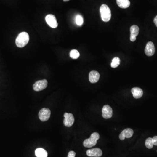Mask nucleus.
<instances>
[{"instance_id":"1","label":"nucleus","mask_w":157,"mask_h":157,"mask_svg":"<svg viewBox=\"0 0 157 157\" xmlns=\"http://www.w3.org/2000/svg\"><path fill=\"white\" fill-rule=\"evenodd\" d=\"M29 41V36L28 33L23 32L18 35L16 39V45L19 48H23L28 43Z\"/></svg>"},{"instance_id":"2","label":"nucleus","mask_w":157,"mask_h":157,"mask_svg":"<svg viewBox=\"0 0 157 157\" xmlns=\"http://www.w3.org/2000/svg\"><path fill=\"white\" fill-rule=\"evenodd\" d=\"M100 13L101 18L104 22H108L111 17L110 9L106 4H102L100 8Z\"/></svg>"},{"instance_id":"3","label":"nucleus","mask_w":157,"mask_h":157,"mask_svg":"<svg viewBox=\"0 0 157 157\" xmlns=\"http://www.w3.org/2000/svg\"><path fill=\"white\" fill-rule=\"evenodd\" d=\"M100 138L99 134L97 132L93 133L88 139L84 141L83 145L86 148H91L97 144V141Z\"/></svg>"},{"instance_id":"4","label":"nucleus","mask_w":157,"mask_h":157,"mask_svg":"<svg viewBox=\"0 0 157 157\" xmlns=\"http://www.w3.org/2000/svg\"><path fill=\"white\" fill-rule=\"evenodd\" d=\"M48 85V81L46 79L38 80L36 81L33 86V88L35 91H40L45 89Z\"/></svg>"},{"instance_id":"5","label":"nucleus","mask_w":157,"mask_h":157,"mask_svg":"<svg viewBox=\"0 0 157 157\" xmlns=\"http://www.w3.org/2000/svg\"><path fill=\"white\" fill-rule=\"evenodd\" d=\"M51 115V111L49 109L43 108L40 110L39 117L42 122L46 121L49 119Z\"/></svg>"},{"instance_id":"6","label":"nucleus","mask_w":157,"mask_h":157,"mask_svg":"<svg viewBox=\"0 0 157 157\" xmlns=\"http://www.w3.org/2000/svg\"><path fill=\"white\" fill-rule=\"evenodd\" d=\"M64 117L65 119L64 120L63 123L65 126L71 127L73 124L75 119L73 114L65 113L64 114Z\"/></svg>"},{"instance_id":"7","label":"nucleus","mask_w":157,"mask_h":157,"mask_svg":"<svg viewBox=\"0 0 157 157\" xmlns=\"http://www.w3.org/2000/svg\"><path fill=\"white\" fill-rule=\"evenodd\" d=\"M46 21L49 26L52 28H55L58 27L56 17L54 15L52 14L48 15L46 17Z\"/></svg>"},{"instance_id":"8","label":"nucleus","mask_w":157,"mask_h":157,"mask_svg":"<svg viewBox=\"0 0 157 157\" xmlns=\"http://www.w3.org/2000/svg\"><path fill=\"white\" fill-rule=\"evenodd\" d=\"M113 110L108 105H105L102 109V116L105 119H110L112 117Z\"/></svg>"},{"instance_id":"9","label":"nucleus","mask_w":157,"mask_h":157,"mask_svg":"<svg viewBox=\"0 0 157 157\" xmlns=\"http://www.w3.org/2000/svg\"><path fill=\"white\" fill-rule=\"evenodd\" d=\"M155 47L154 43L151 41H149L147 44L145 52L146 55L148 56H151L155 53Z\"/></svg>"},{"instance_id":"10","label":"nucleus","mask_w":157,"mask_h":157,"mask_svg":"<svg viewBox=\"0 0 157 157\" xmlns=\"http://www.w3.org/2000/svg\"><path fill=\"white\" fill-rule=\"evenodd\" d=\"M133 134L134 132L132 129L131 128H126L121 132L119 135V138L120 140L123 141L124 140L125 138H129L132 137Z\"/></svg>"},{"instance_id":"11","label":"nucleus","mask_w":157,"mask_h":157,"mask_svg":"<svg viewBox=\"0 0 157 157\" xmlns=\"http://www.w3.org/2000/svg\"><path fill=\"white\" fill-rule=\"evenodd\" d=\"M102 151L98 148L88 150L86 155L89 157H100L102 156Z\"/></svg>"},{"instance_id":"12","label":"nucleus","mask_w":157,"mask_h":157,"mask_svg":"<svg viewBox=\"0 0 157 157\" xmlns=\"http://www.w3.org/2000/svg\"><path fill=\"white\" fill-rule=\"evenodd\" d=\"M130 31H131L130 40L132 41H134L136 40V37L139 34V27L137 25H134L131 27Z\"/></svg>"},{"instance_id":"13","label":"nucleus","mask_w":157,"mask_h":157,"mask_svg":"<svg viewBox=\"0 0 157 157\" xmlns=\"http://www.w3.org/2000/svg\"><path fill=\"white\" fill-rule=\"evenodd\" d=\"M99 73L96 71H92L89 73V80L90 83L92 84H95L97 83L99 80Z\"/></svg>"},{"instance_id":"14","label":"nucleus","mask_w":157,"mask_h":157,"mask_svg":"<svg viewBox=\"0 0 157 157\" xmlns=\"http://www.w3.org/2000/svg\"><path fill=\"white\" fill-rule=\"evenodd\" d=\"M132 93L135 99H139L143 96V91L140 88L134 87L132 89Z\"/></svg>"},{"instance_id":"15","label":"nucleus","mask_w":157,"mask_h":157,"mask_svg":"<svg viewBox=\"0 0 157 157\" xmlns=\"http://www.w3.org/2000/svg\"><path fill=\"white\" fill-rule=\"evenodd\" d=\"M117 3L119 7L124 9L128 8L131 4L129 0H117Z\"/></svg>"},{"instance_id":"16","label":"nucleus","mask_w":157,"mask_h":157,"mask_svg":"<svg viewBox=\"0 0 157 157\" xmlns=\"http://www.w3.org/2000/svg\"><path fill=\"white\" fill-rule=\"evenodd\" d=\"M35 154L37 157H47L48 153L45 150L41 148L36 149Z\"/></svg>"},{"instance_id":"17","label":"nucleus","mask_w":157,"mask_h":157,"mask_svg":"<svg viewBox=\"0 0 157 157\" xmlns=\"http://www.w3.org/2000/svg\"><path fill=\"white\" fill-rule=\"evenodd\" d=\"M120 63H121V60L120 58L117 57H114L112 61L111 66L113 68H116L120 65Z\"/></svg>"},{"instance_id":"18","label":"nucleus","mask_w":157,"mask_h":157,"mask_svg":"<svg viewBox=\"0 0 157 157\" xmlns=\"http://www.w3.org/2000/svg\"><path fill=\"white\" fill-rule=\"evenodd\" d=\"M70 55L72 59H77L79 57L80 54L77 50L73 49L70 52Z\"/></svg>"},{"instance_id":"19","label":"nucleus","mask_w":157,"mask_h":157,"mask_svg":"<svg viewBox=\"0 0 157 157\" xmlns=\"http://www.w3.org/2000/svg\"><path fill=\"white\" fill-rule=\"evenodd\" d=\"M76 23L78 26H82L84 23V18L80 15H77L76 17Z\"/></svg>"},{"instance_id":"20","label":"nucleus","mask_w":157,"mask_h":157,"mask_svg":"<svg viewBox=\"0 0 157 157\" xmlns=\"http://www.w3.org/2000/svg\"><path fill=\"white\" fill-rule=\"evenodd\" d=\"M145 145L147 148L151 149L153 148L154 144H153V139L152 138L149 137L146 139L145 141Z\"/></svg>"},{"instance_id":"21","label":"nucleus","mask_w":157,"mask_h":157,"mask_svg":"<svg viewBox=\"0 0 157 157\" xmlns=\"http://www.w3.org/2000/svg\"><path fill=\"white\" fill-rule=\"evenodd\" d=\"M76 153L73 151H71L68 153V157H75Z\"/></svg>"},{"instance_id":"22","label":"nucleus","mask_w":157,"mask_h":157,"mask_svg":"<svg viewBox=\"0 0 157 157\" xmlns=\"http://www.w3.org/2000/svg\"><path fill=\"white\" fill-rule=\"evenodd\" d=\"M153 139V144L157 146V136H154L152 138Z\"/></svg>"},{"instance_id":"23","label":"nucleus","mask_w":157,"mask_h":157,"mask_svg":"<svg viewBox=\"0 0 157 157\" xmlns=\"http://www.w3.org/2000/svg\"><path fill=\"white\" fill-rule=\"evenodd\" d=\"M154 22L156 25L157 27V15L154 18Z\"/></svg>"},{"instance_id":"24","label":"nucleus","mask_w":157,"mask_h":157,"mask_svg":"<svg viewBox=\"0 0 157 157\" xmlns=\"http://www.w3.org/2000/svg\"><path fill=\"white\" fill-rule=\"evenodd\" d=\"M63 1L64 2H67L69 1H70V0H63Z\"/></svg>"}]
</instances>
